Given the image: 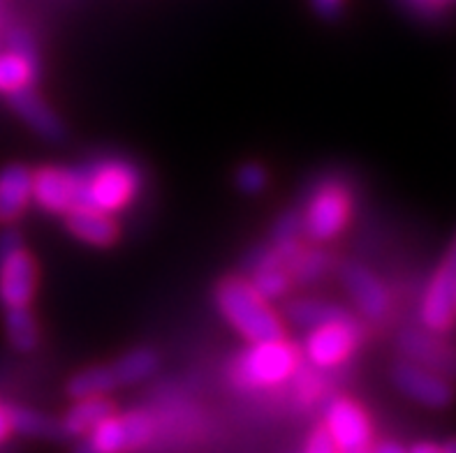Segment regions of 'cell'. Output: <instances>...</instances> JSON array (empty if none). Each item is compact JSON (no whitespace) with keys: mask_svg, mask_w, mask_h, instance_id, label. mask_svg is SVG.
<instances>
[{"mask_svg":"<svg viewBox=\"0 0 456 453\" xmlns=\"http://www.w3.org/2000/svg\"><path fill=\"white\" fill-rule=\"evenodd\" d=\"M75 206L116 213L133 199L139 188V172L126 160H98L72 169ZM72 206V208H75Z\"/></svg>","mask_w":456,"mask_h":453,"instance_id":"1","label":"cell"},{"mask_svg":"<svg viewBox=\"0 0 456 453\" xmlns=\"http://www.w3.org/2000/svg\"><path fill=\"white\" fill-rule=\"evenodd\" d=\"M220 315L250 343L283 338V324L260 294L241 278H227L216 287Z\"/></svg>","mask_w":456,"mask_h":453,"instance_id":"2","label":"cell"},{"mask_svg":"<svg viewBox=\"0 0 456 453\" xmlns=\"http://www.w3.org/2000/svg\"><path fill=\"white\" fill-rule=\"evenodd\" d=\"M297 368V350L281 340L253 343L250 350L243 352L234 363V382L243 389H260V386H276L288 379Z\"/></svg>","mask_w":456,"mask_h":453,"instance_id":"3","label":"cell"},{"mask_svg":"<svg viewBox=\"0 0 456 453\" xmlns=\"http://www.w3.org/2000/svg\"><path fill=\"white\" fill-rule=\"evenodd\" d=\"M350 218V197L338 183L320 185L301 215V231L311 241H331L341 234Z\"/></svg>","mask_w":456,"mask_h":453,"instance_id":"4","label":"cell"},{"mask_svg":"<svg viewBox=\"0 0 456 453\" xmlns=\"http://www.w3.org/2000/svg\"><path fill=\"white\" fill-rule=\"evenodd\" d=\"M456 317V239L452 241L438 273L427 289L422 303V321L428 331L443 333Z\"/></svg>","mask_w":456,"mask_h":453,"instance_id":"5","label":"cell"},{"mask_svg":"<svg viewBox=\"0 0 456 453\" xmlns=\"http://www.w3.org/2000/svg\"><path fill=\"white\" fill-rule=\"evenodd\" d=\"M399 350L408 361L427 368L445 379H456V347L428 328H405L399 336Z\"/></svg>","mask_w":456,"mask_h":453,"instance_id":"6","label":"cell"},{"mask_svg":"<svg viewBox=\"0 0 456 453\" xmlns=\"http://www.w3.org/2000/svg\"><path fill=\"white\" fill-rule=\"evenodd\" d=\"M98 453H127L151 440V419L144 412L111 414L86 435Z\"/></svg>","mask_w":456,"mask_h":453,"instance_id":"7","label":"cell"},{"mask_svg":"<svg viewBox=\"0 0 456 453\" xmlns=\"http://www.w3.org/2000/svg\"><path fill=\"white\" fill-rule=\"evenodd\" d=\"M392 379L403 396L419 402L424 408L445 409L454 400V386H452L450 379L440 377V375L431 373V370L417 366L408 359L394 366Z\"/></svg>","mask_w":456,"mask_h":453,"instance_id":"8","label":"cell"},{"mask_svg":"<svg viewBox=\"0 0 456 453\" xmlns=\"http://www.w3.org/2000/svg\"><path fill=\"white\" fill-rule=\"evenodd\" d=\"M359 340L357 321L350 320L324 324V327L311 328L306 338V356L311 363L320 368H330L341 363L343 359L353 354Z\"/></svg>","mask_w":456,"mask_h":453,"instance_id":"9","label":"cell"},{"mask_svg":"<svg viewBox=\"0 0 456 453\" xmlns=\"http://www.w3.org/2000/svg\"><path fill=\"white\" fill-rule=\"evenodd\" d=\"M324 428L334 437L341 451H359L369 449L373 428L366 412L353 400H334L324 414Z\"/></svg>","mask_w":456,"mask_h":453,"instance_id":"10","label":"cell"},{"mask_svg":"<svg viewBox=\"0 0 456 453\" xmlns=\"http://www.w3.org/2000/svg\"><path fill=\"white\" fill-rule=\"evenodd\" d=\"M37 269L26 247L0 257V303L5 308L28 305L35 296Z\"/></svg>","mask_w":456,"mask_h":453,"instance_id":"11","label":"cell"},{"mask_svg":"<svg viewBox=\"0 0 456 453\" xmlns=\"http://www.w3.org/2000/svg\"><path fill=\"white\" fill-rule=\"evenodd\" d=\"M341 278L347 294L353 296L357 308L362 310L369 320H380V317L387 315V289L382 287V282L378 280L369 269H364L362 264H346L341 271Z\"/></svg>","mask_w":456,"mask_h":453,"instance_id":"12","label":"cell"},{"mask_svg":"<svg viewBox=\"0 0 456 453\" xmlns=\"http://www.w3.org/2000/svg\"><path fill=\"white\" fill-rule=\"evenodd\" d=\"M33 199L49 213H68L75 206V174L72 169L45 166L33 174Z\"/></svg>","mask_w":456,"mask_h":453,"instance_id":"13","label":"cell"},{"mask_svg":"<svg viewBox=\"0 0 456 453\" xmlns=\"http://www.w3.org/2000/svg\"><path fill=\"white\" fill-rule=\"evenodd\" d=\"M7 98H10L12 109L17 111L23 121L28 123L30 130H35L40 137L49 139V142L63 139V123H61V118H58L52 109H49V104L35 93L33 86L19 88V91L10 93Z\"/></svg>","mask_w":456,"mask_h":453,"instance_id":"14","label":"cell"},{"mask_svg":"<svg viewBox=\"0 0 456 453\" xmlns=\"http://www.w3.org/2000/svg\"><path fill=\"white\" fill-rule=\"evenodd\" d=\"M33 199V172L23 165H10L0 172V222H12Z\"/></svg>","mask_w":456,"mask_h":453,"instance_id":"15","label":"cell"},{"mask_svg":"<svg viewBox=\"0 0 456 453\" xmlns=\"http://www.w3.org/2000/svg\"><path fill=\"white\" fill-rule=\"evenodd\" d=\"M65 222H68V230L88 246L107 247L118 239V227L111 220V213L75 206L65 213Z\"/></svg>","mask_w":456,"mask_h":453,"instance_id":"16","label":"cell"},{"mask_svg":"<svg viewBox=\"0 0 456 453\" xmlns=\"http://www.w3.org/2000/svg\"><path fill=\"white\" fill-rule=\"evenodd\" d=\"M111 414H116L114 402L104 396L81 398V400H75V405L61 419V431H63V437H86L95 425L110 419Z\"/></svg>","mask_w":456,"mask_h":453,"instance_id":"17","label":"cell"},{"mask_svg":"<svg viewBox=\"0 0 456 453\" xmlns=\"http://www.w3.org/2000/svg\"><path fill=\"white\" fill-rule=\"evenodd\" d=\"M10 431L21 433L26 437H40V440H63L61 421L35 412L28 408H5Z\"/></svg>","mask_w":456,"mask_h":453,"instance_id":"18","label":"cell"},{"mask_svg":"<svg viewBox=\"0 0 456 453\" xmlns=\"http://www.w3.org/2000/svg\"><path fill=\"white\" fill-rule=\"evenodd\" d=\"M118 382L114 377L111 366H95L86 368L81 373L72 375L68 382V396L72 400H81V398L93 396H107L111 389H116Z\"/></svg>","mask_w":456,"mask_h":453,"instance_id":"19","label":"cell"},{"mask_svg":"<svg viewBox=\"0 0 456 453\" xmlns=\"http://www.w3.org/2000/svg\"><path fill=\"white\" fill-rule=\"evenodd\" d=\"M111 370H114V377L118 384H139V382H144L146 377H151V375L158 370V356L156 352L146 350V347H139V350L123 354L121 359L111 366Z\"/></svg>","mask_w":456,"mask_h":453,"instance_id":"20","label":"cell"},{"mask_svg":"<svg viewBox=\"0 0 456 453\" xmlns=\"http://www.w3.org/2000/svg\"><path fill=\"white\" fill-rule=\"evenodd\" d=\"M288 317L292 324L304 328H318L324 324L350 320L346 310L338 305L322 303V301H297V303L288 305Z\"/></svg>","mask_w":456,"mask_h":453,"instance_id":"21","label":"cell"},{"mask_svg":"<svg viewBox=\"0 0 456 453\" xmlns=\"http://www.w3.org/2000/svg\"><path fill=\"white\" fill-rule=\"evenodd\" d=\"M37 77V61L26 58L17 52H7L0 56V93H14L19 88L33 86Z\"/></svg>","mask_w":456,"mask_h":453,"instance_id":"22","label":"cell"},{"mask_svg":"<svg viewBox=\"0 0 456 453\" xmlns=\"http://www.w3.org/2000/svg\"><path fill=\"white\" fill-rule=\"evenodd\" d=\"M5 331L14 350L19 352H33L37 344V321L28 305H19V308H7L5 312Z\"/></svg>","mask_w":456,"mask_h":453,"instance_id":"23","label":"cell"},{"mask_svg":"<svg viewBox=\"0 0 456 453\" xmlns=\"http://www.w3.org/2000/svg\"><path fill=\"white\" fill-rule=\"evenodd\" d=\"M330 264L331 257L322 250H301L299 257L288 266V273L292 280L308 285V282H315L318 278H322Z\"/></svg>","mask_w":456,"mask_h":453,"instance_id":"24","label":"cell"},{"mask_svg":"<svg viewBox=\"0 0 456 453\" xmlns=\"http://www.w3.org/2000/svg\"><path fill=\"white\" fill-rule=\"evenodd\" d=\"M250 276H253L250 278V287L260 294L265 301H273L278 296H283L288 292L289 282H292L288 269H283V266L257 271V273H250Z\"/></svg>","mask_w":456,"mask_h":453,"instance_id":"25","label":"cell"},{"mask_svg":"<svg viewBox=\"0 0 456 453\" xmlns=\"http://www.w3.org/2000/svg\"><path fill=\"white\" fill-rule=\"evenodd\" d=\"M301 234V215L295 211L285 213L278 218L272 230V243H288V241H299Z\"/></svg>","mask_w":456,"mask_h":453,"instance_id":"26","label":"cell"},{"mask_svg":"<svg viewBox=\"0 0 456 453\" xmlns=\"http://www.w3.org/2000/svg\"><path fill=\"white\" fill-rule=\"evenodd\" d=\"M237 185L246 195H257L266 188V172L260 165H243L237 174Z\"/></svg>","mask_w":456,"mask_h":453,"instance_id":"27","label":"cell"},{"mask_svg":"<svg viewBox=\"0 0 456 453\" xmlns=\"http://www.w3.org/2000/svg\"><path fill=\"white\" fill-rule=\"evenodd\" d=\"M306 453H341V449L336 447L334 437L330 435L327 428H315L308 437V444H306Z\"/></svg>","mask_w":456,"mask_h":453,"instance_id":"28","label":"cell"},{"mask_svg":"<svg viewBox=\"0 0 456 453\" xmlns=\"http://www.w3.org/2000/svg\"><path fill=\"white\" fill-rule=\"evenodd\" d=\"M311 3L320 17L324 19H336L338 14H341L343 0H311Z\"/></svg>","mask_w":456,"mask_h":453,"instance_id":"29","label":"cell"},{"mask_svg":"<svg viewBox=\"0 0 456 453\" xmlns=\"http://www.w3.org/2000/svg\"><path fill=\"white\" fill-rule=\"evenodd\" d=\"M373 453H405V449H401L396 442H382L378 444Z\"/></svg>","mask_w":456,"mask_h":453,"instance_id":"30","label":"cell"},{"mask_svg":"<svg viewBox=\"0 0 456 453\" xmlns=\"http://www.w3.org/2000/svg\"><path fill=\"white\" fill-rule=\"evenodd\" d=\"M405 453H440V447H436V444H428V442H419V444H415L411 451H405Z\"/></svg>","mask_w":456,"mask_h":453,"instance_id":"31","label":"cell"},{"mask_svg":"<svg viewBox=\"0 0 456 453\" xmlns=\"http://www.w3.org/2000/svg\"><path fill=\"white\" fill-rule=\"evenodd\" d=\"M7 433H10V424H7V414H5V409L0 408V442L5 440Z\"/></svg>","mask_w":456,"mask_h":453,"instance_id":"32","label":"cell"},{"mask_svg":"<svg viewBox=\"0 0 456 453\" xmlns=\"http://www.w3.org/2000/svg\"><path fill=\"white\" fill-rule=\"evenodd\" d=\"M72 453H98V449L93 447V444L88 442L86 437H84V440H81V442L77 444V447H75V451H72Z\"/></svg>","mask_w":456,"mask_h":453,"instance_id":"33","label":"cell"},{"mask_svg":"<svg viewBox=\"0 0 456 453\" xmlns=\"http://www.w3.org/2000/svg\"><path fill=\"white\" fill-rule=\"evenodd\" d=\"M440 453H456V437L454 440H447V442L440 447Z\"/></svg>","mask_w":456,"mask_h":453,"instance_id":"34","label":"cell"},{"mask_svg":"<svg viewBox=\"0 0 456 453\" xmlns=\"http://www.w3.org/2000/svg\"><path fill=\"white\" fill-rule=\"evenodd\" d=\"M417 3H424V5H443V3H450V0H417Z\"/></svg>","mask_w":456,"mask_h":453,"instance_id":"35","label":"cell"},{"mask_svg":"<svg viewBox=\"0 0 456 453\" xmlns=\"http://www.w3.org/2000/svg\"><path fill=\"white\" fill-rule=\"evenodd\" d=\"M341 453H369V449H359V451H341Z\"/></svg>","mask_w":456,"mask_h":453,"instance_id":"36","label":"cell"}]
</instances>
